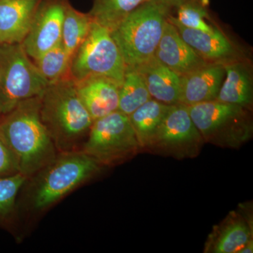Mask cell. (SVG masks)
Returning a JSON list of instances; mask_svg holds the SVG:
<instances>
[{
	"instance_id": "obj_16",
	"label": "cell",
	"mask_w": 253,
	"mask_h": 253,
	"mask_svg": "<svg viewBox=\"0 0 253 253\" xmlns=\"http://www.w3.org/2000/svg\"><path fill=\"white\" fill-rule=\"evenodd\" d=\"M225 76L216 100L252 111L253 73L248 58L224 63Z\"/></svg>"
},
{
	"instance_id": "obj_5",
	"label": "cell",
	"mask_w": 253,
	"mask_h": 253,
	"mask_svg": "<svg viewBox=\"0 0 253 253\" xmlns=\"http://www.w3.org/2000/svg\"><path fill=\"white\" fill-rule=\"evenodd\" d=\"M101 166L81 151L61 153L40 171L32 193L33 208L43 210L49 207L99 172Z\"/></svg>"
},
{
	"instance_id": "obj_15",
	"label": "cell",
	"mask_w": 253,
	"mask_h": 253,
	"mask_svg": "<svg viewBox=\"0 0 253 253\" xmlns=\"http://www.w3.org/2000/svg\"><path fill=\"white\" fill-rule=\"evenodd\" d=\"M253 240V226L248 214L232 211L225 219L213 228L205 244L204 253H238Z\"/></svg>"
},
{
	"instance_id": "obj_25",
	"label": "cell",
	"mask_w": 253,
	"mask_h": 253,
	"mask_svg": "<svg viewBox=\"0 0 253 253\" xmlns=\"http://www.w3.org/2000/svg\"><path fill=\"white\" fill-rule=\"evenodd\" d=\"M27 178L21 172L0 177V215H6L12 211L18 191Z\"/></svg>"
},
{
	"instance_id": "obj_10",
	"label": "cell",
	"mask_w": 253,
	"mask_h": 253,
	"mask_svg": "<svg viewBox=\"0 0 253 253\" xmlns=\"http://www.w3.org/2000/svg\"><path fill=\"white\" fill-rule=\"evenodd\" d=\"M69 0H41L31 28L21 44L32 60L61 42L65 11Z\"/></svg>"
},
{
	"instance_id": "obj_21",
	"label": "cell",
	"mask_w": 253,
	"mask_h": 253,
	"mask_svg": "<svg viewBox=\"0 0 253 253\" xmlns=\"http://www.w3.org/2000/svg\"><path fill=\"white\" fill-rule=\"evenodd\" d=\"M151 99L139 71L135 68L126 67L124 78L119 88L118 111L129 116Z\"/></svg>"
},
{
	"instance_id": "obj_26",
	"label": "cell",
	"mask_w": 253,
	"mask_h": 253,
	"mask_svg": "<svg viewBox=\"0 0 253 253\" xmlns=\"http://www.w3.org/2000/svg\"><path fill=\"white\" fill-rule=\"evenodd\" d=\"M18 172L14 156L0 138V177Z\"/></svg>"
},
{
	"instance_id": "obj_14",
	"label": "cell",
	"mask_w": 253,
	"mask_h": 253,
	"mask_svg": "<svg viewBox=\"0 0 253 253\" xmlns=\"http://www.w3.org/2000/svg\"><path fill=\"white\" fill-rule=\"evenodd\" d=\"M225 76L224 65L207 63L181 76L180 104L192 105L214 101Z\"/></svg>"
},
{
	"instance_id": "obj_7",
	"label": "cell",
	"mask_w": 253,
	"mask_h": 253,
	"mask_svg": "<svg viewBox=\"0 0 253 253\" xmlns=\"http://www.w3.org/2000/svg\"><path fill=\"white\" fill-rule=\"evenodd\" d=\"M141 149L129 116L116 111L93 121L81 151L103 166L121 163Z\"/></svg>"
},
{
	"instance_id": "obj_8",
	"label": "cell",
	"mask_w": 253,
	"mask_h": 253,
	"mask_svg": "<svg viewBox=\"0 0 253 253\" xmlns=\"http://www.w3.org/2000/svg\"><path fill=\"white\" fill-rule=\"evenodd\" d=\"M126 65L108 28L93 21L90 31L71 59L70 73L74 81L104 76L121 84Z\"/></svg>"
},
{
	"instance_id": "obj_18",
	"label": "cell",
	"mask_w": 253,
	"mask_h": 253,
	"mask_svg": "<svg viewBox=\"0 0 253 253\" xmlns=\"http://www.w3.org/2000/svg\"><path fill=\"white\" fill-rule=\"evenodd\" d=\"M135 69L146 83L152 99L167 105L180 104L181 76L153 57Z\"/></svg>"
},
{
	"instance_id": "obj_12",
	"label": "cell",
	"mask_w": 253,
	"mask_h": 253,
	"mask_svg": "<svg viewBox=\"0 0 253 253\" xmlns=\"http://www.w3.org/2000/svg\"><path fill=\"white\" fill-rule=\"evenodd\" d=\"M154 57L180 76L208 63L181 38L168 18Z\"/></svg>"
},
{
	"instance_id": "obj_3",
	"label": "cell",
	"mask_w": 253,
	"mask_h": 253,
	"mask_svg": "<svg viewBox=\"0 0 253 253\" xmlns=\"http://www.w3.org/2000/svg\"><path fill=\"white\" fill-rule=\"evenodd\" d=\"M168 14L161 6L148 1L111 31L126 68L139 67L154 57Z\"/></svg>"
},
{
	"instance_id": "obj_4",
	"label": "cell",
	"mask_w": 253,
	"mask_h": 253,
	"mask_svg": "<svg viewBox=\"0 0 253 253\" xmlns=\"http://www.w3.org/2000/svg\"><path fill=\"white\" fill-rule=\"evenodd\" d=\"M188 109L205 143L236 149L253 138L252 111L244 107L214 100Z\"/></svg>"
},
{
	"instance_id": "obj_1",
	"label": "cell",
	"mask_w": 253,
	"mask_h": 253,
	"mask_svg": "<svg viewBox=\"0 0 253 253\" xmlns=\"http://www.w3.org/2000/svg\"><path fill=\"white\" fill-rule=\"evenodd\" d=\"M41 96L19 103L0 123V138L14 156L18 172L27 177L49 166L57 156L42 122Z\"/></svg>"
},
{
	"instance_id": "obj_20",
	"label": "cell",
	"mask_w": 253,
	"mask_h": 253,
	"mask_svg": "<svg viewBox=\"0 0 253 253\" xmlns=\"http://www.w3.org/2000/svg\"><path fill=\"white\" fill-rule=\"evenodd\" d=\"M92 22V18L88 13L75 9L68 1L63 18L61 42L71 59L87 36Z\"/></svg>"
},
{
	"instance_id": "obj_28",
	"label": "cell",
	"mask_w": 253,
	"mask_h": 253,
	"mask_svg": "<svg viewBox=\"0 0 253 253\" xmlns=\"http://www.w3.org/2000/svg\"><path fill=\"white\" fill-rule=\"evenodd\" d=\"M253 253V240L250 241L245 246H243L238 253Z\"/></svg>"
},
{
	"instance_id": "obj_2",
	"label": "cell",
	"mask_w": 253,
	"mask_h": 253,
	"mask_svg": "<svg viewBox=\"0 0 253 253\" xmlns=\"http://www.w3.org/2000/svg\"><path fill=\"white\" fill-rule=\"evenodd\" d=\"M40 113L60 153L79 151L94 121L80 99L71 76L49 83L41 96Z\"/></svg>"
},
{
	"instance_id": "obj_17",
	"label": "cell",
	"mask_w": 253,
	"mask_h": 253,
	"mask_svg": "<svg viewBox=\"0 0 253 253\" xmlns=\"http://www.w3.org/2000/svg\"><path fill=\"white\" fill-rule=\"evenodd\" d=\"M41 0H0V44L22 43Z\"/></svg>"
},
{
	"instance_id": "obj_22",
	"label": "cell",
	"mask_w": 253,
	"mask_h": 253,
	"mask_svg": "<svg viewBox=\"0 0 253 253\" xmlns=\"http://www.w3.org/2000/svg\"><path fill=\"white\" fill-rule=\"evenodd\" d=\"M169 14L182 26L191 29L209 33L221 30L211 16L209 0H190Z\"/></svg>"
},
{
	"instance_id": "obj_9",
	"label": "cell",
	"mask_w": 253,
	"mask_h": 253,
	"mask_svg": "<svg viewBox=\"0 0 253 253\" xmlns=\"http://www.w3.org/2000/svg\"><path fill=\"white\" fill-rule=\"evenodd\" d=\"M206 144L195 126L188 106L172 105L148 151L177 160L199 156Z\"/></svg>"
},
{
	"instance_id": "obj_24",
	"label": "cell",
	"mask_w": 253,
	"mask_h": 253,
	"mask_svg": "<svg viewBox=\"0 0 253 253\" xmlns=\"http://www.w3.org/2000/svg\"><path fill=\"white\" fill-rule=\"evenodd\" d=\"M33 61L49 83L71 76V59L65 51L61 42Z\"/></svg>"
},
{
	"instance_id": "obj_19",
	"label": "cell",
	"mask_w": 253,
	"mask_h": 253,
	"mask_svg": "<svg viewBox=\"0 0 253 253\" xmlns=\"http://www.w3.org/2000/svg\"><path fill=\"white\" fill-rule=\"evenodd\" d=\"M172 106L151 99L129 115L141 149L149 148Z\"/></svg>"
},
{
	"instance_id": "obj_13",
	"label": "cell",
	"mask_w": 253,
	"mask_h": 253,
	"mask_svg": "<svg viewBox=\"0 0 253 253\" xmlns=\"http://www.w3.org/2000/svg\"><path fill=\"white\" fill-rule=\"evenodd\" d=\"M76 90L93 121L118 111L121 84L104 76L75 81Z\"/></svg>"
},
{
	"instance_id": "obj_11",
	"label": "cell",
	"mask_w": 253,
	"mask_h": 253,
	"mask_svg": "<svg viewBox=\"0 0 253 253\" xmlns=\"http://www.w3.org/2000/svg\"><path fill=\"white\" fill-rule=\"evenodd\" d=\"M167 18L175 26L181 38L206 62L224 64L248 58L244 51L222 30L214 33H206L182 26L170 14H168Z\"/></svg>"
},
{
	"instance_id": "obj_6",
	"label": "cell",
	"mask_w": 253,
	"mask_h": 253,
	"mask_svg": "<svg viewBox=\"0 0 253 253\" xmlns=\"http://www.w3.org/2000/svg\"><path fill=\"white\" fill-rule=\"evenodd\" d=\"M48 84L21 43L0 44V113L41 96Z\"/></svg>"
},
{
	"instance_id": "obj_23",
	"label": "cell",
	"mask_w": 253,
	"mask_h": 253,
	"mask_svg": "<svg viewBox=\"0 0 253 253\" xmlns=\"http://www.w3.org/2000/svg\"><path fill=\"white\" fill-rule=\"evenodd\" d=\"M149 0H93L88 12L94 22L112 31L126 16Z\"/></svg>"
},
{
	"instance_id": "obj_27",
	"label": "cell",
	"mask_w": 253,
	"mask_h": 253,
	"mask_svg": "<svg viewBox=\"0 0 253 253\" xmlns=\"http://www.w3.org/2000/svg\"><path fill=\"white\" fill-rule=\"evenodd\" d=\"M149 1L161 6L169 14L176 8L179 7L181 5L185 4L190 0H149Z\"/></svg>"
}]
</instances>
